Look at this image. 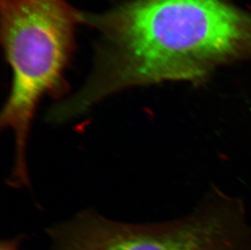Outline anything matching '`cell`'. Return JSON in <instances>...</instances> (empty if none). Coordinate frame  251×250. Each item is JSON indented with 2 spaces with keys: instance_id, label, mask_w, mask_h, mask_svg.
Instances as JSON below:
<instances>
[{
  "instance_id": "obj_1",
  "label": "cell",
  "mask_w": 251,
  "mask_h": 250,
  "mask_svg": "<svg viewBox=\"0 0 251 250\" xmlns=\"http://www.w3.org/2000/svg\"><path fill=\"white\" fill-rule=\"evenodd\" d=\"M100 35L92 72L72 102L85 112L128 88L201 82L216 67L251 58V14L225 0H128L83 12Z\"/></svg>"
},
{
  "instance_id": "obj_2",
  "label": "cell",
  "mask_w": 251,
  "mask_h": 250,
  "mask_svg": "<svg viewBox=\"0 0 251 250\" xmlns=\"http://www.w3.org/2000/svg\"><path fill=\"white\" fill-rule=\"evenodd\" d=\"M81 16L66 0H0L1 43L12 75L0 126L14 136L12 172L18 176L28 173V134L39 101L69 89L65 72Z\"/></svg>"
},
{
  "instance_id": "obj_3",
  "label": "cell",
  "mask_w": 251,
  "mask_h": 250,
  "mask_svg": "<svg viewBox=\"0 0 251 250\" xmlns=\"http://www.w3.org/2000/svg\"><path fill=\"white\" fill-rule=\"evenodd\" d=\"M50 250H251V226L242 199L210 187L185 217L133 225L82 211L47 229Z\"/></svg>"
},
{
  "instance_id": "obj_4",
  "label": "cell",
  "mask_w": 251,
  "mask_h": 250,
  "mask_svg": "<svg viewBox=\"0 0 251 250\" xmlns=\"http://www.w3.org/2000/svg\"><path fill=\"white\" fill-rule=\"evenodd\" d=\"M23 238L22 236H17L15 238L3 241L0 244V250H20Z\"/></svg>"
}]
</instances>
